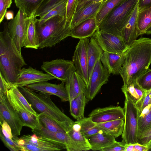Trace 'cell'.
Returning a JSON list of instances; mask_svg holds the SVG:
<instances>
[{"label":"cell","mask_w":151,"mask_h":151,"mask_svg":"<svg viewBox=\"0 0 151 151\" xmlns=\"http://www.w3.org/2000/svg\"><path fill=\"white\" fill-rule=\"evenodd\" d=\"M151 64V38L137 40L125 52V58L120 74L126 86L149 69Z\"/></svg>","instance_id":"6da1fadb"},{"label":"cell","mask_w":151,"mask_h":151,"mask_svg":"<svg viewBox=\"0 0 151 151\" xmlns=\"http://www.w3.org/2000/svg\"><path fill=\"white\" fill-rule=\"evenodd\" d=\"M8 22L4 23L3 30L0 32V73L12 85L22 68L27 64L9 35Z\"/></svg>","instance_id":"7a4b0ae2"},{"label":"cell","mask_w":151,"mask_h":151,"mask_svg":"<svg viewBox=\"0 0 151 151\" xmlns=\"http://www.w3.org/2000/svg\"><path fill=\"white\" fill-rule=\"evenodd\" d=\"M18 88L38 114H46L56 122L67 133L70 130L75 122L55 105L51 99L50 94L37 93L26 86Z\"/></svg>","instance_id":"3957f363"},{"label":"cell","mask_w":151,"mask_h":151,"mask_svg":"<svg viewBox=\"0 0 151 151\" xmlns=\"http://www.w3.org/2000/svg\"><path fill=\"white\" fill-rule=\"evenodd\" d=\"M36 27L40 49L52 47L71 36L70 24L65 17L55 16Z\"/></svg>","instance_id":"277c9868"},{"label":"cell","mask_w":151,"mask_h":151,"mask_svg":"<svg viewBox=\"0 0 151 151\" xmlns=\"http://www.w3.org/2000/svg\"><path fill=\"white\" fill-rule=\"evenodd\" d=\"M138 0H124L116 6L98 26V29L122 37V32Z\"/></svg>","instance_id":"5b68a950"},{"label":"cell","mask_w":151,"mask_h":151,"mask_svg":"<svg viewBox=\"0 0 151 151\" xmlns=\"http://www.w3.org/2000/svg\"><path fill=\"white\" fill-rule=\"evenodd\" d=\"M23 151H55L66 149L61 142L37 136L24 135L15 140Z\"/></svg>","instance_id":"8992f818"},{"label":"cell","mask_w":151,"mask_h":151,"mask_svg":"<svg viewBox=\"0 0 151 151\" xmlns=\"http://www.w3.org/2000/svg\"><path fill=\"white\" fill-rule=\"evenodd\" d=\"M123 108L125 117L124 128L122 134V140L126 143L137 142L138 109L133 102L127 96Z\"/></svg>","instance_id":"52a82bcc"},{"label":"cell","mask_w":151,"mask_h":151,"mask_svg":"<svg viewBox=\"0 0 151 151\" xmlns=\"http://www.w3.org/2000/svg\"><path fill=\"white\" fill-rule=\"evenodd\" d=\"M30 20V17L19 9L14 18L8 23L9 35L21 53Z\"/></svg>","instance_id":"ba28073f"},{"label":"cell","mask_w":151,"mask_h":151,"mask_svg":"<svg viewBox=\"0 0 151 151\" xmlns=\"http://www.w3.org/2000/svg\"><path fill=\"white\" fill-rule=\"evenodd\" d=\"M110 75L109 73L103 66L100 59L98 60L88 79V85L84 93L89 100H92L101 87L107 83Z\"/></svg>","instance_id":"9c48e42d"},{"label":"cell","mask_w":151,"mask_h":151,"mask_svg":"<svg viewBox=\"0 0 151 151\" xmlns=\"http://www.w3.org/2000/svg\"><path fill=\"white\" fill-rule=\"evenodd\" d=\"M93 37L104 52L122 54L129 47L122 37L101 31L98 29Z\"/></svg>","instance_id":"30bf717a"},{"label":"cell","mask_w":151,"mask_h":151,"mask_svg":"<svg viewBox=\"0 0 151 151\" xmlns=\"http://www.w3.org/2000/svg\"><path fill=\"white\" fill-rule=\"evenodd\" d=\"M5 121L11 128L13 139L20 134L24 124L10 104L7 95L0 94V122Z\"/></svg>","instance_id":"8fae6325"},{"label":"cell","mask_w":151,"mask_h":151,"mask_svg":"<svg viewBox=\"0 0 151 151\" xmlns=\"http://www.w3.org/2000/svg\"><path fill=\"white\" fill-rule=\"evenodd\" d=\"M41 69L56 79L65 83L72 73L76 70L72 61L57 59L43 62Z\"/></svg>","instance_id":"7c38bea8"},{"label":"cell","mask_w":151,"mask_h":151,"mask_svg":"<svg viewBox=\"0 0 151 151\" xmlns=\"http://www.w3.org/2000/svg\"><path fill=\"white\" fill-rule=\"evenodd\" d=\"M89 42L88 38L80 39L72 60L76 72L83 79L86 86L88 82L87 50Z\"/></svg>","instance_id":"4fadbf2b"},{"label":"cell","mask_w":151,"mask_h":151,"mask_svg":"<svg viewBox=\"0 0 151 151\" xmlns=\"http://www.w3.org/2000/svg\"><path fill=\"white\" fill-rule=\"evenodd\" d=\"M55 79L47 73H44L30 66L27 68L22 69L12 85L18 87H25L30 84Z\"/></svg>","instance_id":"5bb4252c"},{"label":"cell","mask_w":151,"mask_h":151,"mask_svg":"<svg viewBox=\"0 0 151 151\" xmlns=\"http://www.w3.org/2000/svg\"><path fill=\"white\" fill-rule=\"evenodd\" d=\"M32 132L37 136L55 141L64 144L68 151H81L75 142L66 132H54L42 125L39 120L36 128Z\"/></svg>","instance_id":"9a60e30c"},{"label":"cell","mask_w":151,"mask_h":151,"mask_svg":"<svg viewBox=\"0 0 151 151\" xmlns=\"http://www.w3.org/2000/svg\"><path fill=\"white\" fill-rule=\"evenodd\" d=\"M96 123L122 119L125 117L123 108L120 106H111L93 109L88 115Z\"/></svg>","instance_id":"2e32d148"},{"label":"cell","mask_w":151,"mask_h":151,"mask_svg":"<svg viewBox=\"0 0 151 151\" xmlns=\"http://www.w3.org/2000/svg\"><path fill=\"white\" fill-rule=\"evenodd\" d=\"M8 99L12 106L18 114L24 126L35 129L38 124V116L29 112L24 108L11 88L7 93Z\"/></svg>","instance_id":"e0dca14e"},{"label":"cell","mask_w":151,"mask_h":151,"mask_svg":"<svg viewBox=\"0 0 151 151\" xmlns=\"http://www.w3.org/2000/svg\"><path fill=\"white\" fill-rule=\"evenodd\" d=\"M26 87L34 91L56 96L63 102L69 101L65 83L64 82H62L60 84H56L45 81L30 84Z\"/></svg>","instance_id":"ac0fdd59"},{"label":"cell","mask_w":151,"mask_h":151,"mask_svg":"<svg viewBox=\"0 0 151 151\" xmlns=\"http://www.w3.org/2000/svg\"><path fill=\"white\" fill-rule=\"evenodd\" d=\"M125 52L122 54L103 52L100 60L110 74H120L125 58Z\"/></svg>","instance_id":"d6986e66"},{"label":"cell","mask_w":151,"mask_h":151,"mask_svg":"<svg viewBox=\"0 0 151 151\" xmlns=\"http://www.w3.org/2000/svg\"><path fill=\"white\" fill-rule=\"evenodd\" d=\"M98 29L96 17L90 18L71 28V36L79 39L92 37Z\"/></svg>","instance_id":"ffe728a7"},{"label":"cell","mask_w":151,"mask_h":151,"mask_svg":"<svg viewBox=\"0 0 151 151\" xmlns=\"http://www.w3.org/2000/svg\"><path fill=\"white\" fill-rule=\"evenodd\" d=\"M65 86L69 96V102L81 93H84L86 86L81 77L75 70L65 83Z\"/></svg>","instance_id":"44dd1931"},{"label":"cell","mask_w":151,"mask_h":151,"mask_svg":"<svg viewBox=\"0 0 151 151\" xmlns=\"http://www.w3.org/2000/svg\"><path fill=\"white\" fill-rule=\"evenodd\" d=\"M104 2L92 3L75 12L70 23L71 29L84 20L96 17L98 11Z\"/></svg>","instance_id":"7402d4cb"},{"label":"cell","mask_w":151,"mask_h":151,"mask_svg":"<svg viewBox=\"0 0 151 151\" xmlns=\"http://www.w3.org/2000/svg\"><path fill=\"white\" fill-rule=\"evenodd\" d=\"M138 12L137 3L122 31V37L128 47L137 40V17Z\"/></svg>","instance_id":"603a6c76"},{"label":"cell","mask_w":151,"mask_h":151,"mask_svg":"<svg viewBox=\"0 0 151 151\" xmlns=\"http://www.w3.org/2000/svg\"><path fill=\"white\" fill-rule=\"evenodd\" d=\"M125 96H127L136 105L139 110L142 105L146 91L142 88L136 81L121 88Z\"/></svg>","instance_id":"cb8c5ba5"},{"label":"cell","mask_w":151,"mask_h":151,"mask_svg":"<svg viewBox=\"0 0 151 151\" xmlns=\"http://www.w3.org/2000/svg\"><path fill=\"white\" fill-rule=\"evenodd\" d=\"M87 139L91 146V150L93 151H102L103 148L109 146L116 141L114 137L102 131L91 136Z\"/></svg>","instance_id":"d4e9b609"},{"label":"cell","mask_w":151,"mask_h":151,"mask_svg":"<svg viewBox=\"0 0 151 151\" xmlns=\"http://www.w3.org/2000/svg\"><path fill=\"white\" fill-rule=\"evenodd\" d=\"M103 52L96 40L93 36L91 37L87 50L88 79L96 63L98 60L101 59Z\"/></svg>","instance_id":"484cf974"},{"label":"cell","mask_w":151,"mask_h":151,"mask_svg":"<svg viewBox=\"0 0 151 151\" xmlns=\"http://www.w3.org/2000/svg\"><path fill=\"white\" fill-rule=\"evenodd\" d=\"M37 19L35 16L30 17L23 45V47L25 48L35 49L39 48V39L36 27Z\"/></svg>","instance_id":"4316f807"},{"label":"cell","mask_w":151,"mask_h":151,"mask_svg":"<svg viewBox=\"0 0 151 151\" xmlns=\"http://www.w3.org/2000/svg\"><path fill=\"white\" fill-rule=\"evenodd\" d=\"M89 101L83 93L69 102L70 114L76 121L85 117V108Z\"/></svg>","instance_id":"83f0119b"},{"label":"cell","mask_w":151,"mask_h":151,"mask_svg":"<svg viewBox=\"0 0 151 151\" xmlns=\"http://www.w3.org/2000/svg\"><path fill=\"white\" fill-rule=\"evenodd\" d=\"M96 124L101 131L113 136L116 138L122 134L124 128V120L117 119L96 123Z\"/></svg>","instance_id":"f1b7e54d"},{"label":"cell","mask_w":151,"mask_h":151,"mask_svg":"<svg viewBox=\"0 0 151 151\" xmlns=\"http://www.w3.org/2000/svg\"><path fill=\"white\" fill-rule=\"evenodd\" d=\"M151 26V6L139 11L137 17V37L145 34Z\"/></svg>","instance_id":"f546056e"},{"label":"cell","mask_w":151,"mask_h":151,"mask_svg":"<svg viewBox=\"0 0 151 151\" xmlns=\"http://www.w3.org/2000/svg\"><path fill=\"white\" fill-rule=\"evenodd\" d=\"M67 133L75 142L81 151L91 150V146L88 139L81 133L80 126L78 124L75 123Z\"/></svg>","instance_id":"4dcf8cb0"},{"label":"cell","mask_w":151,"mask_h":151,"mask_svg":"<svg viewBox=\"0 0 151 151\" xmlns=\"http://www.w3.org/2000/svg\"><path fill=\"white\" fill-rule=\"evenodd\" d=\"M44 0H14L16 6L29 17L35 15Z\"/></svg>","instance_id":"1f68e13d"},{"label":"cell","mask_w":151,"mask_h":151,"mask_svg":"<svg viewBox=\"0 0 151 151\" xmlns=\"http://www.w3.org/2000/svg\"><path fill=\"white\" fill-rule=\"evenodd\" d=\"M80 126V132L84 137L88 138L91 136L101 131L96 124L93 121L91 117H84L75 122Z\"/></svg>","instance_id":"d6a6232c"},{"label":"cell","mask_w":151,"mask_h":151,"mask_svg":"<svg viewBox=\"0 0 151 151\" xmlns=\"http://www.w3.org/2000/svg\"><path fill=\"white\" fill-rule=\"evenodd\" d=\"M67 1L68 0H63L43 16L37 19L36 25H41L50 18L56 15L66 17Z\"/></svg>","instance_id":"836d02e7"},{"label":"cell","mask_w":151,"mask_h":151,"mask_svg":"<svg viewBox=\"0 0 151 151\" xmlns=\"http://www.w3.org/2000/svg\"><path fill=\"white\" fill-rule=\"evenodd\" d=\"M123 0H107L104 2L96 16V19L98 26L106 16L116 6Z\"/></svg>","instance_id":"e575fe53"},{"label":"cell","mask_w":151,"mask_h":151,"mask_svg":"<svg viewBox=\"0 0 151 151\" xmlns=\"http://www.w3.org/2000/svg\"><path fill=\"white\" fill-rule=\"evenodd\" d=\"M38 117L42 126L49 131L54 132H66L56 122L46 114H39Z\"/></svg>","instance_id":"d590c367"},{"label":"cell","mask_w":151,"mask_h":151,"mask_svg":"<svg viewBox=\"0 0 151 151\" xmlns=\"http://www.w3.org/2000/svg\"><path fill=\"white\" fill-rule=\"evenodd\" d=\"M138 139L146 132L151 128V111L142 118L137 120Z\"/></svg>","instance_id":"8d00e7d4"},{"label":"cell","mask_w":151,"mask_h":151,"mask_svg":"<svg viewBox=\"0 0 151 151\" xmlns=\"http://www.w3.org/2000/svg\"><path fill=\"white\" fill-rule=\"evenodd\" d=\"M63 0H44L35 16L41 18Z\"/></svg>","instance_id":"74e56055"},{"label":"cell","mask_w":151,"mask_h":151,"mask_svg":"<svg viewBox=\"0 0 151 151\" xmlns=\"http://www.w3.org/2000/svg\"><path fill=\"white\" fill-rule=\"evenodd\" d=\"M11 89L25 109L30 113L38 116V114L33 109L27 99L19 91L18 88L12 85Z\"/></svg>","instance_id":"f35d334b"},{"label":"cell","mask_w":151,"mask_h":151,"mask_svg":"<svg viewBox=\"0 0 151 151\" xmlns=\"http://www.w3.org/2000/svg\"><path fill=\"white\" fill-rule=\"evenodd\" d=\"M136 82L144 90L151 89V69H148L137 79Z\"/></svg>","instance_id":"ab89813d"},{"label":"cell","mask_w":151,"mask_h":151,"mask_svg":"<svg viewBox=\"0 0 151 151\" xmlns=\"http://www.w3.org/2000/svg\"><path fill=\"white\" fill-rule=\"evenodd\" d=\"M0 137L5 146L12 151L21 150V148L15 141L5 136L0 130Z\"/></svg>","instance_id":"60d3db41"},{"label":"cell","mask_w":151,"mask_h":151,"mask_svg":"<svg viewBox=\"0 0 151 151\" xmlns=\"http://www.w3.org/2000/svg\"><path fill=\"white\" fill-rule=\"evenodd\" d=\"M77 5V0H68L66 7V20L71 23L75 13Z\"/></svg>","instance_id":"b9f144b4"},{"label":"cell","mask_w":151,"mask_h":151,"mask_svg":"<svg viewBox=\"0 0 151 151\" xmlns=\"http://www.w3.org/2000/svg\"><path fill=\"white\" fill-rule=\"evenodd\" d=\"M126 143L123 140L121 142L116 141L109 146L103 148L102 151H125Z\"/></svg>","instance_id":"7bdbcfd3"},{"label":"cell","mask_w":151,"mask_h":151,"mask_svg":"<svg viewBox=\"0 0 151 151\" xmlns=\"http://www.w3.org/2000/svg\"><path fill=\"white\" fill-rule=\"evenodd\" d=\"M1 126L0 129L4 134L6 137L13 139V136L11 128L8 124L4 120L0 122Z\"/></svg>","instance_id":"ee69618b"},{"label":"cell","mask_w":151,"mask_h":151,"mask_svg":"<svg viewBox=\"0 0 151 151\" xmlns=\"http://www.w3.org/2000/svg\"><path fill=\"white\" fill-rule=\"evenodd\" d=\"M12 85L5 80L0 73V94L7 95L8 91L11 88Z\"/></svg>","instance_id":"f6af8a7d"},{"label":"cell","mask_w":151,"mask_h":151,"mask_svg":"<svg viewBox=\"0 0 151 151\" xmlns=\"http://www.w3.org/2000/svg\"><path fill=\"white\" fill-rule=\"evenodd\" d=\"M151 140V128L145 132L137 140L138 143L147 146Z\"/></svg>","instance_id":"bcb514c9"},{"label":"cell","mask_w":151,"mask_h":151,"mask_svg":"<svg viewBox=\"0 0 151 151\" xmlns=\"http://www.w3.org/2000/svg\"><path fill=\"white\" fill-rule=\"evenodd\" d=\"M151 104V89L146 91L145 95L140 109L138 111H141L144 107Z\"/></svg>","instance_id":"7dc6e473"},{"label":"cell","mask_w":151,"mask_h":151,"mask_svg":"<svg viewBox=\"0 0 151 151\" xmlns=\"http://www.w3.org/2000/svg\"><path fill=\"white\" fill-rule=\"evenodd\" d=\"M8 8L4 0H0V23L3 21Z\"/></svg>","instance_id":"c3c4849f"},{"label":"cell","mask_w":151,"mask_h":151,"mask_svg":"<svg viewBox=\"0 0 151 151\" xmlns=\"http://www.w3.org/2000/svg\"><path fill=\"white\" fill-rule=\"evenodd\" d=\"M138 10L139 11L145 8L151 6V0H138Z\"/></svg>","instance_id":"681fc988"},{"label":"cell","mask_w":151,"mask_h":151,"mask_svg":"<svg viewBox=\"0 0 151 151\" xmlns=\"http://www.w3.org/2000/svg\"><path fill=\"white\" fill-rule=\"evenodd\" d=\"M91 1L92 0H77V5L75 12L90 4Z\"/></svg>","instance_id":"f907efd6"},{"label":"cell","mask_w":151,"mask_h":151,"mask_svg":"<svg viewBox=\"0 0 151 151\" xmlns=\"http://www.w3.org/2000/svg\"><path fill=\"white\" fill-rule=\"evenodd\" d=\"M134 151H146L149 150L147 146L140 144L138 142L134 143Z\"/></svg>","instance_id":"816d5d0a"},{"label":"cell","mask_w":151,"mask_h":151,"mask_svg":"<svg viewBox=\"0 0 151 151\" xmlns=\"http://www.w3.org/2000/svg\"><path fill=\"white\" fill-rule=\"evenodd\" d=\"M5 17L7 20H10L14 18V13L12 11L9 10L7 11Z\"/></svg>","instance_id":"f5cc1de1"},{"label":"cell","mask_w":151,"mask_h":151,"mask_svg":"<svg viewBox=\"0 0 151 151\" xmlns=\"http://www.w3.org/2000/svg\"><path fill=\"white\" fill-rule=\"evenodd\" d=\"M8 8H9L12 3V0H4Z\"/></svg>","instance_id":"db71d44e"},{"label":"cell","mask_w":151,"mask_h":151,"mask_svg":"<svg viewBox=\"0 0 151 151\" xmlns=\"http://www.w3.org/2000/svg\"><path fill=\"white\" fill-rule=\"evenodd\" d=\"M107 0H92L91 3H98L100 2H104Z\"/></svg>","instance_id":"11a10c76"},{"label":"cell","mask_w":151,"mask_h":151,"mask_svg":"<svg viewBox=\"0 0 151 151\" xmlns=\"http://www.w3.org/2000/svg\"><path fill=\"white\" fill-rule=\"evenodd\" d=\"M145 34L147 35L151 34V26L147 30Z\"/></svg>","instance_id":"9f6ffc18"},{"label":"cell","mask_w":151,"mask_h":151,"mask_svg":"<svg viewBox=\"0 0 151 151\" xmlns=\"http://www.w3.org/2000/svg\"><path fill=\"white\" fill-rule=\"evenodd\" d=\"M149 148V150L151 149V140L147 145Z\"/></svg>","instance_id":"6f0895ef"}]
</instances>
